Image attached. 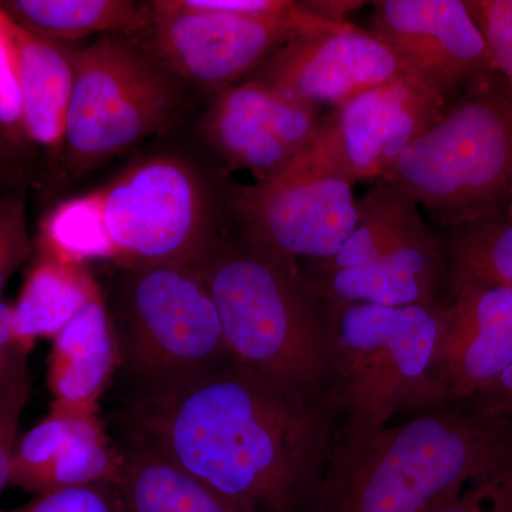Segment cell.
<instances>
[{
	"instance_id": "1",
	"label": "cell",
	"mask_w": 512,
	"mask_h": 512,
	"mask_svg": "<svg viewBox=\"0 0 512 512\" xmlns=\"http://www.w3.org/2000/svg\"><path fill=\"white\" fill-rule=\"evenodd\" d=\"M121 443L156 451L248 512H308L335 420L232 359L156 402L119 406Z\"/></svg>"
},
{
	"instance_id": "2",
	"label": "cell",
	"mask_w": 512,
	"mask_h": 512,
	"mask_svg": "<svg viewBox=\"0 0 512 512\" xmlns=\"http://www.w3.org/2000/svg\"><path fill=\"white\" fill-rule=\"evenodd\" d=\"M512 464V419L454 403L332 454L308 512H426Z\"/></svg>"
},
{
	"instance_id": "3",
	"label": "cell",
	"mask_w": 512,
	"mask_h": 512,
	"mask_svg": "<svg viewBox=\"0 0 512 512\" xmlns=\"http://www.w3.org/2000/svg\"><path fill=\"white\" fill-rule=\"evenodd\" d=\"M197 266L232 356L278 389L330 409L332 330L302 272L220 239Z\"/></svg>"
},
{
	"instance_id": "4",
	"label": "cell",
	"mask_w": 512,
	"mask_h": 512,
	"mask_svg": "<svg viewBox=\"0 0 512 512\" xmlns=\"http://www.w3.org/2000/svg\"><path fill=\"white\" fill-rule=\"evenodd\" d=\"M106 301L120 406L173 396L235 359L197 265L117 266Z\"/></svg>"
},
{
	"instance_id": "5",
	"label": "cell",
	"mask_w": 512,
	"mask_h": 512,
	"mask_svg": "<svg viewBox=\"0 0 512 512\" xmlns=\"http://www.w3.org/2000/svg\"><path fill=\"white\" fill-rule=\"evenodd\" d=\"M440 313L441 305L326 309L333 336L330 409L340 419L333 454L376 436L396 413L448 406L431 373Z\"/></svg>"
},
{
	"instance_id": "6",
	"label": "cell",
	"mask_w": 512,
	"mask_h": 512,
	"mask_svg": "<svg viewBox=\"0 0 512 512\" xmlns=\"http://www.w3.org/2000/svg\"><path fill=\"white\" fill-rule=\"evenodd\" d=\"M448 228L510 210L512 92L500 73L458 96L383 174Z\"/></svg>"
},
{
	"instance_id": "7",
	"label": "cell",
	"mask_w": 512,
	"mask_h": 512,
	"mask_svg": "<svg viewBox=\"0 0 512 512\" xmlns=\"http://www.w3.org/2000/svg\"><path fill=\"white\" fill-rule=\"evenodd\" d=\"M64 154L76 170L111 160L161 133L180 109L173 76L147 53L103 36L74 56Z\"/></svg>"
},
{
	"instance_id": "8",
	"label": "cell",
	"mask_w": 512,
	"mask_h": 512,
	"mask_svg": "<svg viewBox=\"0 0 512 512\" xmlns=\"http://www.w3.org/2000/svg\"><path fill=\"white\" fill-rule=\"evenodd\" d=\"M101 194L116 266L197 265L217 244L207 188L181 158L131 165Z\"/></svg>"
},
{
	"instance_id": "9",
	"label": "cell",
	"mask_w": 512,
	"mask_h": 512,
	"mask_svg": "<svg viewBox=\"0 0 512 512\" xmlns=\"http://www.w3.org/2000/svg\"><path fill=\"white\" fill-rule=\"evenodd\" d=\"M232 205L241 241L298 268V259L328 261L359 224L353 184L298 154L264 183L239 188Z\"/></svg>"
},
{
	"instance_id": "10",
	"label": "cell",
	"mask_w": 512,
	"mask_h": 512,
	"mask_svg": "<svg viewBox=\"0 0 512 512\" xmlns=\"http://www.w3.org/2000/svg\"><path fill=\"white\" fill-rule=\"evenodd\" d=\"M451 103L429 83L404 74L333 109L301 154L352 184L379 180Z\"/></svg>"
},
{
	"instance_id": "11",
	"label": "cell",
	"mask_w": 512,
	"mask_h": 512,
	"mask_svg": "<svg viewBox=\"0 0 512 512\" xmlns=\"http://www.w3.org/2000/svg\"><path fill=\"white\" fill-rule=\"evenodd\" d=\"M150 9L147 55L168 73L220 93L308 35L289 23L187 9L177 0L150 3Z\"/></svg>"
},
{
	"instance_id": "12",
	"label": "cell",
	"mask_w": 512,
	"mask_h": 512,
	"mask_svg": "<svg viewBox=\"0 0 512 512\" xmlns=\"http://www.w3.org/2000/svg\"><path fill=\"white\" fill-rule=\"evenodd\" d=\"M369 32L409 73L454 101L498 73L483 33L461 0H382Z\"/></svg>"
},
{
	"instance_id": "13",
	"label": "cell",
	"mask_w": 512,
	"mask_h": 512,
	"mask_svg": "<svg viewBox=\"0 0 512 512\" xmlns=\"http://www.w3.org/2000/svg\"><path fill=\"white\" fill-rule=\"evenodd\" d=\"M407 73L382 40L345 20L322 32L295 37L252 80L316 109H336Z\"/></svg>"
},
{
	"instance_id": "14",
	"label": "cell",
	"mask_w": 512,
	"mask_h": 512,
	"mask_svg": "<svg viewBox=\"0 0 512 512\" xmlns=\"http://www.w3.org/2000/svg\"><path fill=\"white\" fill-rule=\"evenodd\" d=\"M121 451L97 414L52 407L13 450L10 484L30 494L117 483Z\"/></svg>"
},
{
	"instance_id": "15",
	"label": "cell",
	"mask_w": 512,
	"mask_h": 512,
	"mask_svg": "<svg viewBox=\"0 0 512 512\" xmlns=\"http://www.w3.org/2000/svg\"><path fill=\"white\" fill-rule=\"evenodd\" d=\"M443 272V252L429 229L373 264L338 271L313 266L302 278L313 298L325 302L326 309L350 303L434 308L439 305L436 293Z\"/></svg>"
},
{
	"instance_id": "16",
	"label": "cell",
	"mask_w": 512,
	"mask_h": 512,
	"mask_svg": "<svg viewBox=\"0 0 512 512\" xmlns=\"http://www.w3.org/2000/svg\"><path fill=\"white\" fill-rule=\"evenodd\" d=\"M116 369V332L101 291L53 339L49 360L52 407L97 414Z\"/></svg>"
},
{
	"instance_id": "17",
	"label": "cell",
	"mask_w": 512,
	"mask_h": 512,
	"mask_svg": "<svg viewBox=\"0 0 512 512\" xmlns=\"http://www.w3.org/2000/svg\"><path fill=\"white\" fill-rule=\"evenodd\" d=\"M204 134L232 167L248 170L256 183L275 177L296 157L275 134L268 89L252 79L218 94L205 116Z\"/></svg>"
},
{
	"instance_id": "18",
	"label": "cell",
	"mask_w": 512,
	"mask_h": 512,
	"mask_svg": "<svg viewBox=\"0 0 512 512\" xmlns=\"http://www.w3.org/2000/svg\"><path fill=\"white\" fill-rule=\"evenodd\" d=\"M512 363V325L461 315L441 306L434 382L447 404L483 392Z\"/></svg>"
},
{
	"instance_id": "19",
	"label": "cell",
	"mask_w": 512,
	"mask_h": 512,
	"mask_svg": "<svg viewBox=\"0 0 512 512\" xmlns=\"http://www.w3.org/2000/svg\"><path fill=\"white\" fill-rule=\"evenodd\" d=\"M12 33L19 55L23 133L33 143L57 153L64 144L76 53L13 22Z\"/></svg>"
},
{
	"instance_id": "20",
	"label": "cell",
	"mask_w": 512,
	"mask_h": 512,
	"mask_svg": "<svg viewBox=\"0 0 512 512\" xmlns=\"http://www.w3.org/2000/svg\"><path fill=\"white\" fill-rule=\"evenodd\" d=\"M119 487L124 512H248L146 447L121 443Z\"/></svg>"
},
{
	"instance_id": "21",
	"label": "cell",
	"mask_w": 512,
	"mask_h": 512,
	"mask_svg": "<svg viewBox=\"0 0 512 512\" xmlns=\"http://www.w3.org/2000/svg\"><path fill=\"white\" fill-rule=\"evenodd\" d=\"M99 292L86 264L40 254L12 305L13 336L28 352L37 339H55Z\"/></svg>"
},
{
	"instance_id": "22",
	"label": "cell",
	"mask_w": 512,
	"mask_h": 512,
	"mask_svg": "<svg viewBox=\"0 0 512 512\" xmlns=\"http://www.w3.org/2000/svg\"><path fill=\"white\" fill-rule=\"evenodd\" d=\"M357 208L359 224L353 234L328 261L313 262L315 268L338 271L370 265L429 231L419 205L383 177L357 200Z\"/></svg>"
},
{
	"instance_id": "23",
	"label": "cell",
	"mask_w": 512,
	"mask_h": 512,
	"mask_svg": "<svg viewBox=\"0 0 512 512\" xmlns=\"http://www.w3.org/2000/svg\"><path fill=\"white\" fill-rule=\"evenodd\" d=\"M0 9L20 28L56 42L143 32L151 15L150 5L128 0H12Z\"/></svg>"
},
{
	"instance_id": "24",
	"label": "cell",
	"mask_w": 512,
	"mask_h": 512,
	"mask_svg": "<svg viewBox=\"0 0 512 512\" xmlns=\"http://www.w3.org/2000/svg\"><path fill=\"white\" fill-rule=\"evenodd\" d=\"M448 254L451 286L491 284L512 289V208L454 228Z\"/></svg>"
},
{
	"instance_id": "25",
	"label": "cell",
	"mask_w": 512,
	"mask_h": 512,
	"mask_svg": "<svg viewBox=\"0 0 512 512\" xmlns=\"http://www.w3.org/2000/svg\"><path fill=\"white\" fill-rule=\"evenodd\" d=\"M40 249L42 254L79 264L93 259L114 262L101 188L62 202L43 224Z\"/></svg>"
},
{
	"instance_id": "26",
	"label": "cell",
	"mask_w": 512,
	"mask_h": 512,
	"mask_svg": "<svg viewBox=\"0 0 512 512\" xmlns=\"http://www.w3.org/2000/svg\"><path fill=\"white\" fill-rule=\"evenodd\" d=\"M0 512H124L119 487L96 483L36 495L29 503Z\"/></svg>"
},
{
	"instance_id": "27",
	"label": "cell",
	"mask_w": 512,
	"mask_h": 512,
	"mask_svg": "<svg viewBox=\"0 0 512 512\" xmlns=\"http://www.w3.org/2000/svg\"><path fill=\"white\" fill-rule=\"evenodd\" d=\"M426 512H512V464L470 481Z\"/></svg>"
},
{
	"instance_id": "28",
	"label": "cell",
	"mask_w": 512,
	"mask_h": 512,
	"mask_svg": "<svg viewBox=\"0 0 512 512\" xmlns=\"http://www.w3.org/2000/svg\"><path fill=\"white\" fill-rule=\"evenodd\" d=\"M466 6L512 92V0H467Z\"/></svg>"
},
{
	"instance_id": "29",
	"label": "cell",
	"mask_w": 512,
	"mask_h": 512,
	"mask_svg": "<svg viewBox=\"0 0 512 512\" xmlns=\"http://www.w3.org/2000/svg\"><path fill=\"white\" fill-rule=\"evenodd\" d=\"M0 130L9 138L23 133L18 49L12 22L0 9Z\"/></svg>"
},
{
	"instance_id": "30",
	"label": "cell",
	"mask_w": 512,
	"mask_h": 512,
	"mask_svg": "<svg viewBox=\"0 0 512 512\" xmlns=\"http://www.w3.org/2000/svg\"><path fill=\"white\" fill-rule=\"evenodd\" d=\"M30 252L25 200L15 192L0 200V293Z\"/></svg>"
},
{
	"instance_id": "31",
	"label": "cell",
	"mask_w": 512,
	"mask_h": 512,
	"mask_svg": "<svg viewBox=\"0 0 512 512\" xmlns=\"http://www.w3.org/2000/svg\"><path fill=\"white\" fill-rule=\"evenodd\" d=\"M28 350L12 333V305L0 299V402L30 379Z\"/></svg>"
},
{
	"instance_id": "32",
	"label": "cell",
	"mask_w": 512,
	"mask_h": 512,
	"mask_svg": "<svg viewBox=\"0 0 512 512\" xmlns=\"http://www.w3.org/2000/svg\"><path fill=\"white\" fill-rule=\"evenodd\" d=\"M30 389L32 380L29 379L0 402V495L10 484L13 450L18 443L20 417L28 403Z\"/></svg>"
},
{
	"instance_id": "33",
	"label": "cell",
	"mask_w": 512,
	"mask_h": 512,
	"mask_svg": "<svg viewBox=\"0 0 512 512\" xmlns=\"http://www.w3.org/2000/svg\"><path fill=\"white\" fill-rule=\"evenodd\" d=\"M18 173V164L10 150L9 141L3 140V137L0 136V200L10 194H15V192H10V188L18 180Z\"/></svg>"
},
{
	"instance_id": "34",
	"label": "cell",
	"mask_w": 512,
	"mask_h": 512,
	"mask_svg": "<svg viewBox=\"0 0 512 512\" xmlns=\"http://www.w3.org/2000/svg\"><path fill=\"white\" fill-rule=\"evenodd\" d=\"M511 208H512V204H511Z\"/></svg>"
}]
</instances>
